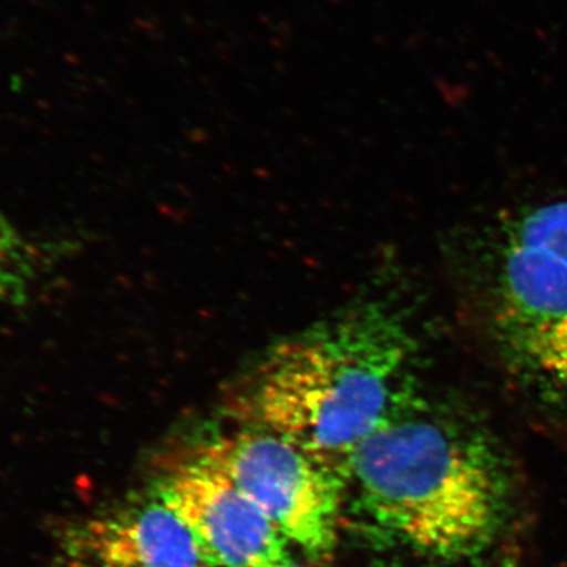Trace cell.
Returning a JSON list of instances; mask_svg holds the SVG:
<instances>
[{
    "instance_id": "1",
    "label": "cell",
    "mask_w": 567,
    "mask_h": 567,
    "mask_svg": "<svg viewBox=\"0 0 567 567\" xmlns=\"http://www.w3.org/2000/svg\"><path fill=\"white\" fill-rule=\"evenodd\" d=\"M365 520L439 561L481 554L505 528L511 477L487 429L416 385L347 465Z\"/></svg>"
},
{
    "instance_id": "2",
    "label": "cell",
    "mask_w": 567,
    "mask_h": 567,
    "mask_svg": "<svg viewBox=\"0 0 567 567\" xmlns=\"http://www.w3.org/2000/svg\"><path fill=\"white\" fill-rule=\"evenodd\" d=\"M416 342L391 306L365 301L279 341L244 379L240 406L346 477L354 451L416 385Z\"/></svg>"
},
{
    "instance_id": "3",
    "label": "cell",
    "mask_w": 567,
    "mask_h": 567,
    "mask_svg": "<svg viewBox=\"0 0 567 567\" xmlns=\"http://www.w3.org/2000/svg\"><path fill=\"white\" fill-rule=\"evenodd\" d=\"M492 327L506 363L567 395V200L511 219L492 278Z\"/></svg>"
},
{
    "instance_id": "4",
    "label": "cell",
    "mask_w": 567,
    "mask_h": 567,
    "mask_svg": "<svg viewBox=\"0 0 567 567\" xmlns=\"http://www.w3.org/2000/svg\"><path fill=\"white\" fill-rule=\"evenodd\" d=\"M196 461L218 470L309 558L333 554L347 481L289 440L267 429L212 436Z\"/></svg>"
},
{
    "instance_id": "5",
    "label": "cell",
    "mask_w": 567,
    "mask_h": 567,
    "mask_svg": "<svg viewBox=\"0 0 567 567\" xmlns=\"http://www.w3.org/2000/svg\"><path fill=\"white\" fill-rule=\"evenodd\" d=\"M216 567H271L287 561V539L229 477L194 458L156 487Z\"/></svg>"
},
{
    "instance_id": "6",
    "label": "cell",
    "mask_w": 567,
    "mask_h": 567,
    "mask_svg": "<svg viewBox=\"0 0 567 567\" xmlns=\"http://www.w3.org/2000/svg\"><path fill=\"white\" fill-rule=\"evenodd\" d=\"M71 567H216L162 499L93 517L66 539Z\"/></svg>"
},
{
    "instance_id": "7",
    "label": "cell",
    "mask_w": 567,
    "mask_h": 567,
    "mask_svg": "<svg viewBox=\"0 0 567 567\" xmlns=\"http://www.w3.org/2000/svg\"><path fill=\"white\" fill-rule=\"evenodd\" d=\"M32 254L24 238L0 215V300H21L32 279Z\"/></svg>"
},
{
    "instance_id": "8",
    "label": "cell",
    "mask_w": 567,
    "mask_h": 567,
    "mask_svg": "<svg viewBox=\"0 0 567 567\" xmlns=\"http://www.w3.org/2000/svg\"><path fill=\"white\" fill-rule=\"evenodd\" d=\"M271 567H303V566L295 565V563L290 561V559H287V561L279 563V565L271 566Z\"/></svg>"
}]
</instances>
